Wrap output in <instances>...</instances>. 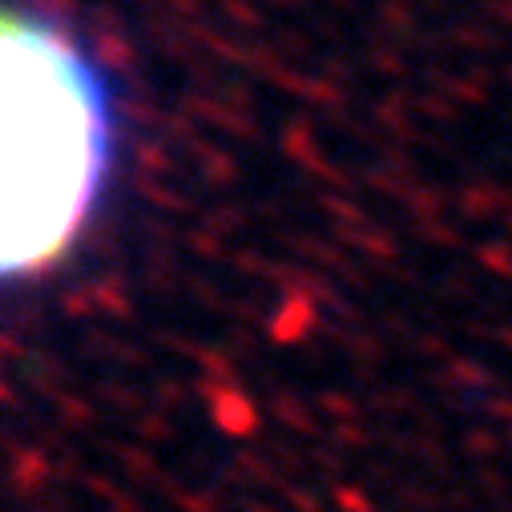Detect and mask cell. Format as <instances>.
<instances>
[{"mask_svg":"<svg viewBox=\"0 0 512 512\" xmlns=\"http://www.w3.org/2000/svg\"><path fill=\"white\" fill-rule=\"evenodd\" d=\"M109 166V105L89 57L41 13L5 17V275L49 271Z\"/></svg>","mask_w":512,"mask_h":512,"instance_id":"obj_1","label":"cell"}]
</instances>
